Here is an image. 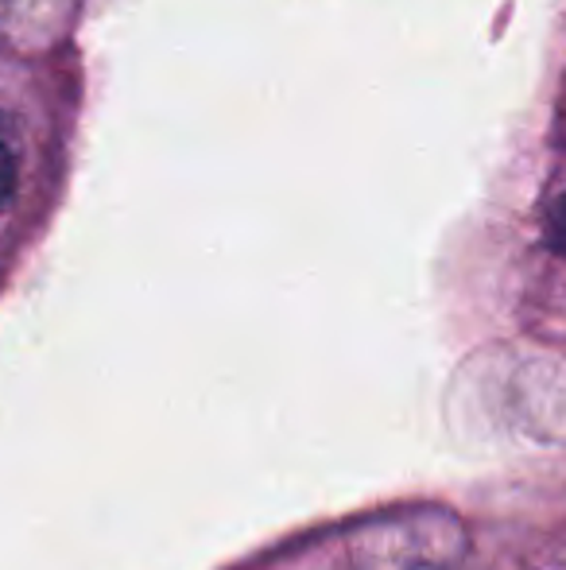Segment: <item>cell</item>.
<instances>
[{"mask_svg": "<svg viewBox=\"0 0 566 570\" xmlns=\"http://www.w3.org/2000/svg\"><path fill=\"white\" fill-rule=\"evenodd\" d=\"M20 171H23V136L20 125L0 109V218L8 214V206L16 203L20 190Z\"/></svg>", "mask_w": 566, "mask_h": 570, "instance_id": "cell-1", "label": "cell"}, {"mask_svg": "<svg viewBox=\"0 0 566 570\" xmlns=\"http://www.w3.org/2000/svg\"><path fill=\"white\" fill-rule=\"evenodd\" d=\"M544 240L552 253H559L566 261V190L547 206V218H544Z\"/></svg>", "mask_w": 566, "mask_h": 570, "instance_id": "cell-2", "label": "cell"}]
</instances>
